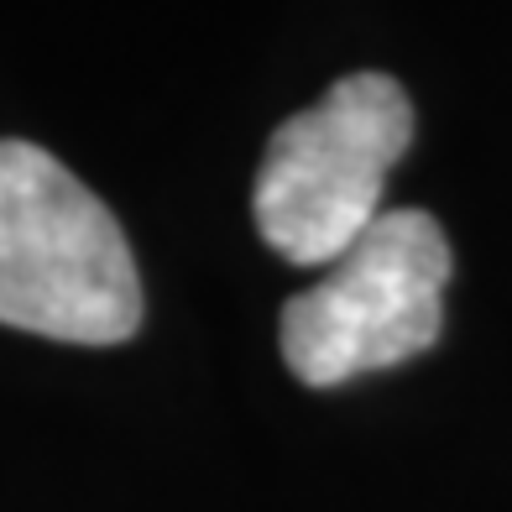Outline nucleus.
I'll return each instance as SVG.
<instances>
[{"instance_id":"obj_1","label":"nucleus","mask_w":512,"mask_h":512,"mask_svg":"<svg viewBox=\"0 0 512 512\" xmlns=\"http://www.w3.org/2000/svg\"><path fill=\"white\" fill-rule=\"evenodd\" d=\"M0 324L68 345L142 330V277L115 215L16 136H0Z\"/></svg>"},{"instance_id":"obj_2","label":"nucleus","mask_w":512,"mask_h":512,"mask_svg":"<svg viewBox=\"0 0 512 512\" xmlns=\"http://www.w3.org/2000/svg\"><path fill=\"white\" fill-rule=\"evenodd\" d=\"M413 142V105L398 79L351 74L298 110L267 142L256 173V230L293 267H330L382 215L387 173Z\"/></svg>"},{"instance_id":"obj_3","label":"nucleus","mask_w":512,"mask_h":512,"mask_svg":"<svg viewBox=\"0 0 512 512\" xmlns=\"http://www.w3.org/2000/svg\"><path fill=\"white\" fill-rule=\"evenodd\" d=\"M450 241L424 209H392L283 309V361L298 382L340 387L424 356L445 330Z\"/></svg>"}]
</instances>
